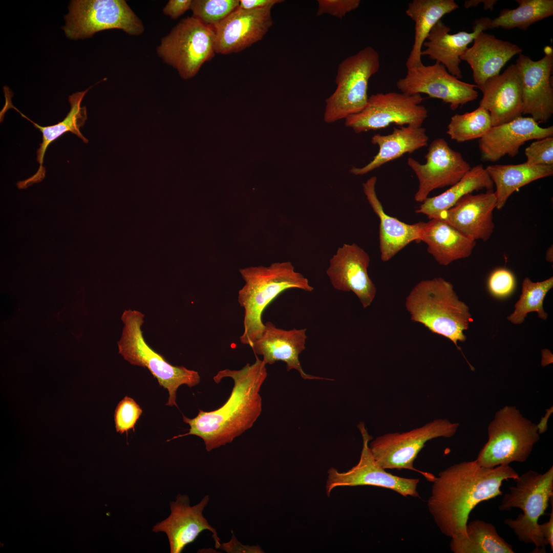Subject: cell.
<instances>
[{
	"instance_id": "obj_17",
	"label": "cell",
	"mask_w": 553,
	"mask_h": 553,
	"mask_svg": "<svg viewBox=\"0 0 553 553\" xmlns=\"http://www.w3.org/2000/svg\"><path fill=\"white\" fill-rule=\"evenodd\" d=\"M370 261L369 254L358 245L344 244L330 259L326 270L335 289L353 292L365 308L371 305L376 293L368 273Z\"/></svg>"
},
{
	"instance_id": "obj_25",
	"label": "cell",
	"mask_w": 553,
	"mask_h": 553,
	"mask_svg": "<svg viewBox=\"0 0 553 553\" xmlns=\"http://www.w3.org/2000/svg\"><path fill=\"white\" fill-rule=\"evenodd\" d=\"M522 52L517 45L482 31L460 59L470 65L474 81L478 88L489 78L499 75L505 63Z\"/></svg>"
},
{
	"instance_id": "obj_27",
	"label": "cell",
	"mask_w": 553,
	"mask_h": 553,
	"mask_svg": "<svg viewBox=\"0 0 553 553\" xmlns=\"http://www.w3.org/2000/svg\"><path fill=\"white\" fill-rule=\"evenodd\" d=\"M376 176L368 179L363 184V192L373 211L379 219L380 258L382 261L387 262L410 243L420 241L424 222L409 224L388 215L376 193Z\"/></svg>"
},
{
	"instance_id": "obj_1",
	"label": "cell",
	"mask_w": 553,
	"mask_h": 553,
	"mask_svg": "<svg viewBox=\"0 0 553 553\" xmlns=\"http://www.w3.org/2000/svg\"><path fill=\"white\" fill-rule=\"evenodd\" d=\"M518 476L509 465L487 467L476 460L454 464L440 472L432 481L429 511L444 535L451 538L465 536L474 508L481 502L502 495L503 482L515 480Z\"/></svg>"
},
{
	"instance_id": "obj_22",
	"label": "cell",
	"mask_w": 553,
	"mask_h": 553,
	"mask_svg": "<svg viewBox=\"0 0 553 553\" xmlns=\"http://www.w3.org/2000/svg\"><path fill=\"white\" fill-rule=\"evenodd\" d=\"M497 199L493 189L485 193L467 194L452 207L442 212L440 218L461 233L476 241H487L493 233L495 225L493 212Z\"/></svg>"
},
{
	"instance_id": "obj_44",
	"label": "cell",
	"mask_w": 553,
	"mask_h": 553,
	"mask_svg": "<svg viewBox=\"0 0 553 553\" xmlns=\"http://www.w3.org/2000/svg\"><path fill=\"white\" fill-rule=\"evenodd\" d=\"M551 512L549 514L548 521L543 524H539V528L542 536L546 545H549L551 551L553 550V504L551 499Z\"/></svg>"
},
{
	"instance_id": "obj_35",
	"label": "cell",
	"mask_w": 553,
	"mask_h": 553,
	"mask_svg": "<svg viewBox=\"0 0 553 553\" xmlns=\"http://www.w3.org/2000/svg\"><path fill=\"white\" fill-rule=\"evenodd\" d=\"M552 287V277L537 282L525 278L522 282V293L519 300L515 305L513 313L507 317V320L513 324H520L528 313L536 312L539 317L545 320L548 314L543 309V301Z\"/></svg>"
},
{
	"instance_id": "obj_41",
	"label": "cell",
	"mask_w": 553,
	"mask_h": 553,
	"mask_svg": "<svg viewBox=\"0 0 553 553\" xmlns=\"http://www.w3.org/2000/svg\"><path fill=\"white\" fill-rule=\"evenodd\" d=\"M360 4V0H318L316 15L327 14L342 19L356 9Z\"/></svg>"
},
{
	"instance_id": "obj_26",
	"label": "cell",
	"mask_w": 553,
	"mask_h": 553,
	"mask_svg": "<svg viewBox=\"0 0 553 553\" xmlns=\"http://www.w3.org/2000/svg\"><path fill=\"white\" fill-rule=\"evenodd\" d=\"M92 87L91 86L82 92L74 93L70 96L69 102L71 108L66 117L62 121L58 122L57 124L47 126H40L31 120L14 107L11 101L10 93L5 94V104L1 111V114L4 115V114L7 110L13 108L18 112L22 117L32 123L34 126L41 132L42 135V142L39 144L40 146L36 152V159L39 164V168L35 174L30 178L19 182V186L22 189L26 188L33 183L39 182L44 179L46 171L45 168L43 166V163L46 151L50 143L62 134L70 132L78 137L84 143H88L89 140L85 138L80 131V127L84 125L87 119L86 108V107H81V103L86 93Z\"/></svg>"
},
{
	"instance_id": "obj_18",
	"label": "cell",
	"mask_w": 553,
	"mask_h": 553,
	"mask_svg": "<svg viewBox=\"0 0 553 553\" xmlns=\"http://www.w3.org/2000/svg\"><path fill=\"white\" fill-rule=\"evenodd\" d=\"M273 6L232 12L214 29L216 53H238L262 40L273 24Z\"/></svg>"
},
{
	"instance_id": "obj_11",
	"label": "cell",
	"mask_w": 553,
	"mask_h": 553,
	"mask_svg": "<svg viewBox=\"0 0 553 553\" xmlns=\"http://www.w3.org/2000/svg\"><path fill=\"white\" fill-rule=\"evenodd\" d=\"M62 28L72 39L85 38L104 30L118 29L130 35L144 31L142 21L124 0H74Z\"/></svg>"
},
{
	"instance_id": "obj_2",
	"label": "cell",
	"mask_w": 553,
	"mask_h": 553,
	"mask_svg": "<svg viewBox=\"0 0 553 553\" xmlns=\"http://www.w3.org/2000/svg\"><path fill=\"white\" fill-rule=\"evenodd\" d=\"M266 364L256 357L252 364L240 370L225 369L214 377L219 384L224 378L233 381L230 394L219 408L211 411L199 410L197 415L189 418L183 415L184 422L189 426L188 432L173 437L167 441L186 435L197 436L203 440L207 452L231 443L250 429L262 410L260 392L267 376Z\"/></svg>"
},
{
	"instance_id": "obj_45",
	"label": "cell",
	"mask_w": 553,
	"mask_h": 553,
	"mask_svg": "<svg viewBox=\"0 0 553 553\" xmlns=\"http://www.w3.org/2000/svg\"><path fill=\"white\" fill-rule=\"evenodd\" d=\"M239 1L238 8L244 10L259 9L270 5L274 6L275 4L283 2L281 0H240Z\"/></svg>"
},
{
	"instance_id": "obj_16",
	"label": "cell",
	"mask_w": 553,
	"mask_h": 553,
	"mask_svg": "<svg viewBox=\"0 0 553 553\" xmlns=\"http://www.w3.org/2000/svg\"><path fill=\"white\" fill-rule=\"evenodd\" d=\"M544 52V56L537 61L520 54L516 62L521 82L522 114L530 115L538 123L546 122L553 114V49L547 46Z\"/></svg>"
},
{
	"instance_id": "obj_5",
	"label": "cell",
	"mask_w": 553,
	"mask_h": 553,
	"mask_svg": "<svg viewBox=\"0 0 553 553\" xmlns=\"http://www.w3.org/2000/svg\"><path fill=\"white\" fill-rule=\"evenodd\" d=\"M515 480V486L509 487V492L503 496L498 508L508 511L518 508L523 513L515 519H506L504 522L520 541L535 545L533 552H545L547 545L538 521L552 498L553 466L544 473L529 470Z\"/></svg>"
},
{
	"instance_id": "obj_36",
	"label": "cell",
	"mask_w": 553,
	"mask_h": 553,
	"mask_svg": "<svg viewBox=\"0 0 553 553\" xmlns=\"http://www.w3.org/2000/svg\"><path fill=\"white\" fill-rule=\"evenodd\" d=\"M492 127L489 112L481 106L475 110L453 116L448 125L447 134L457 142L483 137Z\"/></svg>"
},
{
	"instance_id": "obj_47",
	"label": "cell",
	"mask_w": 553,
	"mask_h": 553,
	"mask_svg": "<svg viewBox=\"0 0 553 553\" xmlns=\"http://www.w3.org/2000/svg\"><path fill=\"white\" fill-rule=\"evenodd\" d=\"M552 407L546 410V414L543 417L541 418V419L540 420L539 424H537L538 431L540 434L544 433L547 430V421L551 414H552Z\"/></svg>"
},
{
	"instance_id": "obj_8",
	"label": "cell",
	"mask_w": 553,
	"mask_h": 553,
	"mask_svg": "<svg viewBox=\"0 0 553 553\" xmlns=\"http://www.w3.org/2000/svg\"><path fill=\"white\" fill-rule=\"evenodd\" d=\"M379 67V54L371 46L344 59L338 66L335 90L325 101L324 121L334 123L361 111L369 98V81Z\"/></svg>"
},
{
	"instance_id": "obj_33",
	"label": "cell",
	"mask_w": 553,
	"mask_h": 553,
	"mask_svg": "<svg viewBox=\"0 0 553 553\" xmlns=\"http://www.w3.org/2000/svg\"><path fill=\"white\" fill-rule=\"evenodd\" d=\"M454 553H514L511 545L498 534L494 525L480 520L467 522L465 536L451 538Z\"/></svg>"
},
{
	"instance_id": "obj_9",
	"label": "cell",
	"mask_w": 553,
	"mask_h": 553,
	"mask_svg": "<svg viewBox=\"0 0 553 553\" xmlns=\"http://www.w3.org/2000/svg\"><path fill=\"white\" fill-rule=\"evenodd\" d=\"M158 55L185 80L195 76L215 56L214 30L193 17H187L162 38Z\"/></svg>"
},
{
	"instance_id": "obj_39",
	"label": "cell",
	"mask_w": 553,
	"mask_h": 553,
	"mask_svg": "<svg viewBox=\"0 0 553 553\" xmlns=\"http://www.w3.org/2000/svg\"><path fill=\"white\" fill-rule=\"evenodd\" d=\"M490 292L495 297L501 299L510 295L514 291L516 279L513 273L505 268H498L490 274L487 282Z\"/></svg>"
},
{
	"instance_id": "obj_28",
	"label": "cell",
	"mask_w": 553,
	"mask_h": 553,
	"mask_svg": "<svg viewBox=\"0 0 553 553\" xmlns=\"http://www.w3.org/2000/svg\"><path fill=\"white\" fill-rule=\"evenodd\" d=\"M420 241L428 245L427 250L440 265L465 259L472 253L476 242L440 218L424 222Z\"/></svg>"
},
{
	"instance_id": "obj_32",
	"label": "cell",
	"mask_w": 553,
	"mask_h": 553,
	"mask_svg": "<svg viewBox=\"0 0 553 553\" xmlns=\"http://www.w3.org/2000/svg\"><path fill=\"white\" fill-rule=\"evenodd\" d=\"M493 187L494 183L485 168L479 164L472 167L459 181L442 194L428 197L415 212L427 216L429 219L438 218L463 196L474 191L492 190Z\"/></svg>"
},
{
	"instance_id": "obj_37",
	"label": "cell",
	"mask_w": 553,
	"mask_h": 553,
	"mask_svg": "<svg viewBox=\"0 0 553 553\" xmlns=\"http://www.w3.org/2000/svg\"><path fill=\"white\" fill-rule=\"evenodd\" d=\"M239 0H193L192 17L214 29L239 5Z\"/></svg>"
},
{
	"instance_id": "obj_40",
	"label": "cell",
	"mask_w": 553,
	"mask_h": 553,
	"mask_svg": "<svg viewBox=\"0 0 553 553\" xmlns=\"http://www.w3.org/2000/svg\"><path fill=\"white\" fill-rule=\"evenodd\" d=\"M526 162L540 165H553V137L536 140L525 150Z\"/></svg>"
},
{
	"instance_id": "obj_14",
	"label": "cell",
	"mask_w": 553,
	"mask_h": 553,
	"mask_svg": "<svg viewBox=\"0 0 553 553\" xmlns=\"http://www.w3.org/2000/svg\"><path fill=\"white\" fill-rule=\"evenodd\" d=\"M396 85L401 93L409 95L423 93L431 98L441 99L450 104L453 111L475 100L478 96L476 84L459 80L438 62L407 69L406 75L399 79Z\"/></svg>"
},
{
	"instance_id": "obj_3",
	"label": "cell",
	"mask_w": 553,
	"mask_h": 553,
	"mask_svg": "<svg viewBox=\"0 0 553 553\" xmlns=\"http://www.w3.org/2000/svg\"><path fill=\"white\" fill-rule=\"evenodd\" d=\"M245 284L238 292V301L244 309V330L241 343L250 345L262 333L265 309L280 294L292 288L311 292L314 288L307 278L295 270L289 261L275 262L269 266H250L239 270Z\"/></svg>"
},
{
	"instance_id": "obj_7",
	"label": "cell",
	"mask_w": 553,
	"mask_h": 553,
	"mask_svg": "<svg viewBox=\"0 0 553 553\" xmlns=\"http://www.w3.org/2000/svg\"><path fill=\"white\" fill-rule=\"evenodd\" d=\"M487 432L488 440L475 460L487 467L524 462L540 438L537 424L511 406L497 411Z\"/></svg>"
},
{
	"instance_id": "obj_48",
	"label": "cell",
	"mask_w": 553,
	"mask_h": 553,
	"mask_svg": "<svg viewBox=\"0 0 553 553\" xmlns=\"http://www.w3.org/2000/svg\"><path fill=\"white\" fill-rule=\"evenodd\" d=\"M546 260L549 262H552L553 261V248L552 246H550L546 252L545 256Z\"/></svg>"
},
{
	"instance_id": "obj_15",
	"label": "cell",
	"mask_w": 553,
	"mask_h": 553,
	"mask_svg": "<svg viewBox=\"0 0 553 553\" xmlns=\"http://www.w3.org/2000/svg\"><path fill=\"white\" fill-rule=\"evenodd\" d=\"M425 158L424 164L412 157L407 160L418 180V190L414 196L418 202L422 203L435 189L456 184L472 168L461 153L451 148L442 138L431 143Z\"/></svg>"
},
{
	"instance_id": "obj_30",
	"label": "cell",
	"mask_w": 553,
	"mask_h": 553,
	"mask_svg": "<svg viewBox=\"0 0 553 553\" xmlns=\"http://www.w3.org/2000/svg\"><path fill=\"white\" fill-rule=\"evenodd\" d=\"M458 7L454 0H413L409 3L406 13L415 27L414 42L406 63L407 69L423 65L422 47L430 31L444 15Z\"/></svg>"
},
{
	"instance_id": "obj_29",
	"label": "cell",
	"mask_w": 553,
	"mask_h": 553,
	"mask_svg": "<svg viewBox=\"0 0 553 553\" xmlns=\"http://www.w3.org/2000/svg\"><path fill=\"white\" fill-rule=\"evenodd\" d=\"M429 139L426 129L422 126H402L394 127L392 133L387 135H374L371 138V143L378 146L377 154L365 166H353L349 172L354 175L367 174L406 153H412L427 146Z\"/></svg>"
},
{
	"instance_id": "obj_4",
	"label": "cell",
	"mask_w": 553,
	"mask_h": 553,
	"mask_svg": "<svg viewBox=\"0 0 553 553\" xmlns=\"http://www.w3.org/2000/svg\"><path fill=\"white\" fill-rule=\"evenodd\" d=\"M405 304L411 320L449 339L461 350L457 342L465 341L463 331L473 319L469 307L459 300L450 282L435 278L419 282Z\"/></svg>"
},
{
	"instance_id": "obj_43",
	"label": "cell",
	"mask_w": 553,
	"mask_h": 553,
	"mask_svg": "<svg viewBox=\"0 0 553 553\" xmlns=\"http://www.w3.org/2000/svg\"><path fill=\"white\" fill-rule=\"evenodd\" d=\"M219 548L227 552H261L260 547L243 545L236 539L233 534L229 542L220 544Z\"/></svg>"
},
{
	"instance_id": "obj_10",
	"label": "cell",
	"mask_w": 553,
	"mask_h": 553,
	"mask_svg": "<svg viewBox=\"0 0 553 553\" xmlns=\"http://www.w3.org/2000/svg\"><path fill=\"white\" fill-rule=\"evenodd\" d=\"M459 424L446 419H436L411 431L380 435L369 443L376 462L385 469L416 471L433 481V474L416 469L414 462L426 443L438 437L449 438L456 433Z\"/></svg>"
},
{
	"instance_id": "obj_34",
	"label": "cell",
	"mask_w": 553,
	"mask_h": 553,
	"mask_svg": "<svg viewBox=\"0 0 553 553\" xmlns=\"http://www.w3.org/2000/svg\"><path fill=\"white\" fill-rule=\"evenodd\" d=\"M518 6L502 10L491 19L490 29L518 28L526 31L533 24L553 15L552 0H516Z\"/></svg>"
},
{
	"instance_id": "obj_46",
	"label": "cell",
	"mask_w": 553,
	"mask_h": 553,
	"mask_svg": "<svg viewBox=\"0 0 553 553\" xmlns=\"http://www.w3.org/2000/svg\"><path fill=\"white\" fill-rule=\"evenodd\" d=\"M497 3V0H468L464 2V7L465 8L475 7L477 6L478 4L483 3L485 10L490 9L492 11Z\"/></svg>"
},
{
	"instance_id": "obj_6",
	"label": "cell",
	"mask_w": 553,
	"mask_h": 553,
	"mask_svg": "<svg viewBox=\"0 0 553 553\" xmlns=\"http://www.w3.org/2000/svg\"><path fill=\"white\" fill-rule=\"evenodd\" d=\"M144 317L137 310L124 311L121 315L124 327L117 343L118 353L131 365L147 369L157 379L159 386L168 391L169 397L166 405L177 407L178 388L182 385L190 388L195 386L200 382V376L196 371L171 364L147 344L141 330Z\"/></svg>"
},
{
	"instance_id": "obj_13",
	"label": "cell",
	"mask_w": 553,
	"mask_h": 553,
	"mask_svg": "<svg viewBox=\"0 0 553 553\" xmlns=\"http://www.w3.org/2000/svg\"><path fill=\"white\" fill-rule=\"evenodd\" d=\"M357 428L363 439V448L358 463L346 472L340 473L334 468L328 471L326 493L338 486L370 485L392 490L404 497H418L417 490L419 479L393 475L386 471L375 460L369 446L372 437L368 433L364 422Z\"/></svg>"
},
{
	"instance_id": "obj_24",
	"label": "cell",
	"mask_w": 553,
	"mask_h": 553,
	"mask_svg": "<svg viewBox=\"0 0 553 553\" xmlns=\"http://www.w3.org/2000/svg\"><path fill=\"white\" fill-rule=\"evenodd\" d=\"M491 19L481 17L475 21L472 32L460 31L455 34H450V28L439 20L424 42L423 46L426 49L422 50L421 55L428 56L431 59L444 66L451 75L462 78L460 57L479 33L490 29Z\"/></svg>"
},
{
	"instance_id": "obj_31",
	"label": "cell",
	"mask_w": 553,
	"mask_h": 553,
	"mask_svg": "<svg viewBox=\"0 0 553 553\" xmlns=\"http://www.w3.org/2000/svg\"><path fill=\"white\" fill-rule=\"evenodd\" d=\"M494 185L497 209H502L515 191L529 183L553 174V165L518 164L490 165L485 168Z\"/></svg>"
},
{
	"instance_id": "obj_20",
	"label": "cell",
	"mask_w": 553,
	"mask_h": 553,
	"mask_svg": "<svg viewBox=\"0 0 553 553\" xmlns=\"http://www.w3.org/2000/svg\"><path fill=\"white\" fill-rule=\"evenodd\" d=\"M553 126L543 127L533 118L520 117L494 126L479 140L481 159L496 162L505 155L514 157L520 147L531 140L552 136Z\"/></svg>"
},
{
	"instance_id": "obj_42",
	"label": "cell",
	"mask_w": 553,
	"mask_h": 553,
	"mask_svg": "<svg viewBox=\"0 0 553 553\" xmlns=\"http://www.w3.org/2000/svg\"><path fill=\"white\" fill-rule=\"evenodd\" d=\"M192 0H170L163 9L165 15L176 19L190 9Z\"/></svg>"
},
{
	"instance_id": "obj_19",
	"label": "cell",
	"mask_w": 553,
	"mask_h": 553,
	"mask_svg": "<svg viewBox=\"0 0 553 553\" xmlns=\"http://www.w3.org/2000/svg\"><path fill=\"white\" fill-rule=\"evenodd\" d=\"M209 501V497L207 495L199 503L191 506L188 497L179 494L175 501L170 502V515L156 524L153 531L166 533L171 553H180L205 530L212 533L216 547L219 548L221 543L216 530L203 516V511Z\"/></svg>"
},
{
	"instance_id": "obj_23",
	"label": "cell",
	"mask_w": 553,
	"mask_h": 553,
	"mask_svg": "<svg viewBox=\"0 0 553 553\" xmlns=\"http://www.w3.org/2000/svg\"><path fill=\"white\" fill-rule=\"evenodd\" d=\"M483 93L479 106L490 113L492 126L511 121L523 115L521 82L516 63L487 79L478 88Z\"/></svg>"
},
{
	"instance_id": "obj_38",
	"label": "cell",
	"mask_w": 553,
	"mask_h": 553,
	"mask_svg": "<svg viewBox=\"0 0 553 553\" xmlns=\"http://www.w3.org/2000/svg\"><path fill=\"white\" fill-rule=\"evenodd\" d=\"M142 413L140 406L131 397L125 396L118 403L114 412L116 431L120 434L135 431V426Z\"/></svg>"
},
{
	"instance_id": "obj_12",
	"label": "cell",
	"mask_w": 553,
	"mask_h": 553,
	"mask_svg": "<svg viewBox=\"0 0 553 553\" xmlns=\"http://www.w3.org/2000/svg\"><path fill=\"white\" fill-rule=\"evenodd\" d=\"M423 100L420 94L391 92L373 94L361 111L345 119V124L356 133L380 130L392 123L421 127L428 114L421 104Z\"/></svg>"
},
{
	"instance_id": "obj_21",
	"label": "cell",
	"mask_w": 553,
	"mask_h": 553,
	"mask_svg": "<svg viewBox=\"0 0 553 553\" xmlns=\"http://www.w3.org/2000/svg\"><path fill=\"white\" fill-rule=\"evenodd\" d=\"M264 324L260 336L249 346L256 354L263 356L262 360L266 365L282 361L286 365L287 371L295 370L304 379H325L307 374L302 367L299 356L305 349L306 328L287 330L276 327L271 322Z\"/></svg>"
}]
</instances>
